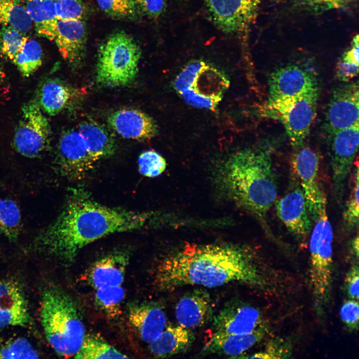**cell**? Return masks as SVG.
Segmentation results:
<instances>
[{"instance_id":"cell-18","label":"cell","mask_w":359,"mask_h":359,"mask_svg":"<svg viewBox=\"0 0 359 359\" xmlns=\"http://www.w3.org/2000/svg\"><path fill=\"white\" fill-rule=\"evenodd\" d=\"M86 27L82 19H56L51 40H54L62 57L72 66L82 61L87 38Z\"/></svg>"},{"instance_id":"cell-2","label":"cell","mask_w":359,"mask_h":359,"mask_svg":"<svg viewBox=\"0 0 359 359\" xmlns=\"http://www.w3.org/2000/svg\"><path fill=\"white\" fill-rule=\"evenodd\" d=\"M259 258L244 246L187 244L158 265L155 283L160 290L185 285L208 288L232 283L260 286L264 281Z\"/></svg>"},{"instance_id":"cell-47","label":"cell","mask_w":359,"mask_h":359,"mask_svg":"<svg viewBox=\"0 0 359 359\" xmlns=\"http://www.w3.org/2000/svg\"><path fill=\"white\" fill-rule=\"evenodd\" d=\"M5 73L0 66V84L3 81L5 78Z\"/></svg>"},{"instance_id":"cell-19","label":"cell","mask_w":359,"mask_h":359,"mask_svg":"<svg viewBox=\"0 0 359 359\" xmlns=\"http://www.w3.org/2000/svg\"><path fill=\"white\" fill-rule=\"evenodd\" d=\"M261 323L259 310L239 302L228 303L214 317L212 332L246 334L258 329Z\"/></svg>"},{"instance_id":"cell-35","label":"cell","mask_w":359,"mask_h":359,"mask_svg":"<svg viewBox=\"0 0 359 359\" xmlns=\"http://www.w3.org/2000/svg\"><path fill=\"white\" fill-rule=\"evenodd\" d=\"M96 291V301L107 314L115 317L119 314L125 297V290L122 285L103 288Z\"/></svg>"},{"instance_id":"cell-26","label":"cell","mask_w":359,"mask_h":359,"mask_svg":"<svg viewBox=\"0 0 359 359\" xmlns=\"http://www.w3.org/2000/svg\"><path fill=\"white\" fill-rule=\"evenodd\" d=\"M195 339L189 329L178 325H167L158 337L149 343V350L156 358L170 357L187 350Z\"/></svg>"},{"instance_id":"cell-24","label":"cell","mask_w":359,"mask_h":359,"mask_svg":"<svg viewBox=\"0 0 359 359\" xmlns=\"http://www.w3.org/2000/svg\"><path fill=\"white\" fill-rule=\"evenodd\" d=\"M128 261V255L122 252L112 253L100 259L89 270V283L95 290L122 285Z\"/></svg>"},{"instance_id":"cell-15","label":"cell","mask_w":359,"mask_h":359,"mask_svg":"<svg viewBox=\"0 0 359 359\" xmlns=\"http://www.w3.org/2000/svg\"><path fill=\"white\" fill-rule=\"evenodd\" d=\"M277 214L298 240L305 241L312 227V217L299 184L290 188L275 204Z\"/></svg>"},{"instance_id":"cell-10","label":"cell","mask_w":359,"mask_h":359,"mask_svg":"<svg viewBox=\"0 0 359 359\" xmlns=\"http://www.w3.org/2000/svg\"><path fill=\"white\" fill-rule=\"evenodd\" d=\"M359 136V124L339 131L331 136L333 193L339 204L342 201L346 182L358 153Z\"/></svg>"},{"instance_id":"cell-1","label":"cell","mask_w":359,"mask_h":359,"mask_svg":"<svg viewBox=\"0 0 359 359\" xmlns=\"http://www.w3.org/2000/svg\"><path fill=\"white\" fill-rule=\"evenodd\" d=\"M153 217L149 212L104 205L84 190L72 189L56 219L34 239V246L70 263L89 244L114 233L148 227Z\"/></svg>"},{"instance_id":"cell-41","label":"cell","mask_w":359,"mask_h":359,"mask_svg":"<svg viewBox=\"0 0 359 359\" xmlns=\"http://www.w3.org/2000/svg\"><path fill=\"white\" fill-rule=\"evenodd\" d=\"M290 355V349L287 343L279 340L269 343L264 351L256 353L249 358L283 359L288 358Z\"/></svg>"},{"instance_id":"cell-45","label":"cell","mask_w":359,"mask_h":359,"mask_svg":"<svg viewBox=\"0 0 359 359\" xmlns=\"http://www.w3.org/2000/svg\"><path fill=\"white\" fill-rule=\"evenodd\" d=\"M336 71V75L339 80L348 82L358 75L359 65L340 60L337 64Z\"/></svg>"},{"instance_id":"cell-40","label":"cell","mask_w":359,"mask_h":359,"mask_svg":"<svg viewBox=\"0 0 359 359\" xmlns=\"http://www.w3.org/2000/svg\"><path fill=\"white\" fill-rule=\"evenodd\" d=\"M359 316L358 300L352 299L343 303L340 310V316L349 328L354 330L358 329Z\"/></svg>"},{"instance_id":"cell-44","label":"cell","mask_w":359,"mask_h":359,"mask_svg":"<svg viewBox=\"0 0 359 359\" xmlns=\"http://www.w3.org/2000/svg\"><path fill=\"white\" fill-rule=\"evenodd\" d=\"M359 267L353 266L347 273L346 278V287L349 297L352 299H359Z\"/></svg>"},{"instance_id":"cell-32","label":"cell","mask_w":359,"mask_h":359,"mask_svg":"<svg viewBox=\"0 0 359 359\" xmlns=\"http://www.w3.org/2000/svg\"><path fill=\"white\" fill-rule=\"evenodd\" d=\"M42 50L39 43L35 40H27L22 49L12 62L24 77L32 75L41 65Z\"/></svg>"},{"instance_id":"cell-14","label":"cell","mask_w":359,"mask_h":359,"mask_svg":"<svg viewBox=\"0 0 359 359\" xmlns=\"http://www.w3.org/2000/svg\"><path fill=\"white\" fill-rule=\"evenodd\" d=\"M359 95L358 82L337 88L327 110L325 125L332 136L341 130L359 124Z\"/></svg>"},{"instance_id":"cell-22","label":"cell","mask_w":359,"mask_h":359,"mask_svg":"<svg viewBox=\"0 0 359 359\" xmlns=\"http://www.w3.org/2000/svg\"><path fill=\"white\" fill-rule=\"evenodd\" d=\"M212 312L210 297L202 289H196L185 294L175 308L179 325L189 330L204 325L210 319Z\"/></svg>"},{"instance_id":"cell-31","label":"cell","mask_w":359,"mask_h":359,"mask_svg":"<svg viewBox=\"0 0 359 359\" xmlns=\"http://www.w3.org/2000/svg\"><path fill=\"white\" fill-rule=\"evenodd\" d=\"M20 230L21 214L17 204L11 199H0V233L15 242Z\"/></svg>"},{"instance_id":"cell-17","label":"cell","mask_w":359,"mask_h":359,"mask_svg":"<svg viewBox=\"0 0 359 359\" xmlns=\"http://www.w3.org/2000/svg\"><path fill=\"white\" fill-rule=\"evenodd\" d=\"M86 91L56 78H49L39 85L36 100L41 109L54 116L73 108L83 99Z\"/></svg>"},{"instance_id":"cell-37","label":"cell","mask_w":359,"mask_h":359,"mask_svg":"<svg viewBox=\"0 0 359 359\" xmlns=\"http://www.w3.org/2000/svg\"><path fill=\"white\" fill-rule=\"evenodd\" d=\"M140 173L145 177L154 178L161 175L165 170L167 163L159 153L153 150L142 153L138 159Z\"/></svg>"},{"instance_id":"cell-38","label":"cell","mask_w":359,"mask_h":359,"mask_svg":"<svg viewBox=\"0 0 359 359\" xmlns=\"http://www.w3.org/2000/svg\"><path fill=\"white\" fill-rule=\"evenodd\" d=\"M100 8L108 15L117 18H131L136 13L133 0H96Z\"/></svg>"},{"instance_id":"cell-34","label":"cell","mask_w":359,"mask_h":359,"mask_svg":"<svg viewBox=\"0 0 359 359\" xmlns=\"http://www.w3.org/2000/svg\"><path fill=\"white\" fill-rule=\"evenodd\" d=\"M27 40L25 34L11 26H2L0 29V52L12 62Z\"/></svg>"},{"instance_id":"cell-13","label":"cell","mask_w":359,"mask_h":359,"mask_svg":"<svg viewBox=\"0 0 359 359\" xmlns=\"http://www.w3.org/2000/svg\"><path fill=\"white\" fill-rule=\"evenodd\" d=\"M56 162L63 176L75 180L84 178L97 162L78 131L72 129L61 135Z\"/></svg>"},{"instance_id":"cell-21","label":"cell","mask_w":359,"mask_h":359,"mask_svg":"<svg viewBox=\"0 0 359 359\" xmlns=\"http://www.w3.org/2000/svg\"><path fill=\"white\" fill-rule=\"evenodd\" d=\"M108 122L118 134L126 139L150 140L158 132L154 120L146 113L137 109L118 110L109 115Z\"/></svg>"},{"instance_id":"cell-11","label":"cell","mask_w":359,"mask_h":359,"mask_svg":"<svg viewBox=\"0 0 359 359\" xmlns=\"http://www.w3.org/2000/svg\"><path fill=\"white\" fill-rule=\"evenodd\" d=\"M210 19L222 32L234 34L255 20L260 0H205Z\"/></svg>"},{"instance_id":"cell-8","label":"cell","mask_w":359,"mask_h":359,"mask_svg":"<svg viewBox=\"0 0 359 359\" xmlns=\"http://www.w3.org/2000/svg\"><path fill=\"white\" fill-rule=\"evenodd\" d=\"M318 94L317 88L291 98L267 101L265 115L282 124L293 148L303 145L309 134L316 116Z\"/></svg>"},{"instance_id":"cell-9","label":"cell","mask_w":359,"mask_h":359,"mask_svg":"<svg viewBox=\"0 0 359 359\" xmlns=\"http://www.w3.org/2000/svg\"><path fill=\"white\" fill-rule=\"evenodd\" d=\"M21 112L22 116L14 135L13 146L21 155L36 158L49 147V123L35 99L24 104Z\"/></svg>"},{"instance_id":"cell-3","label":"cell","mask_w":359,"mask_h":359,"mask_svg":"<svg viewBox=\"0 0 359 359\" xmlns=\"http://www.w3.org/2000/svg\"><path fill=\"white\" fill-rule=\"evenodd\" d=\"M218 176L232 200L264 221L277 197L269 152L247 149L236 153L223 164Z\"/></svg>"},{"instance_id":"cell-29","label":"cell","mask_w":359,"mask_h":359,"mask_svg":"<svg viewBox=\"0 0 359 359\" xmlns=\"http://www.w3.org/2000/svg\"><path fill=\"white\" fill-rule=\"evenodd\" d=\"M32 23L22 0H0V25L11 26L25 34Z\"/></svg>"},{"instance_id":"cell-30","label":"cell","mask_w":359,"mask_h":359,"mask_svg":"<svg viewBox=\"0 0 359 359\" xmlns=\"http://www.w3.org/2000/svg\"><path fill=\"white\" fill-rule=\"evenodd\" d=\"M77 359H125L128 358L100 337L86 335L80 348L74 356Z\"/></svg>"},{"instance_id":"cell-16","label":"cell","mask_w":359,"mask_h":359,"mask_svg":"<svg viewBox=\"0 0 359 359\" xmlns=\"http://www.w3.org/2000/svg\"><path fill=\"white\" fill-rule=\"evenodd\" d=\"M268 101L291 98L318 88L314 74L296 65L278 68L270 75Z\"/></svg>"},{"instance_id":"cell-42","label":"cell","mask_w":359,"mask_h":359,"mask_svg":"<svg viewBox=\"0 0 359 359\" xmlns=\"http://www.w3.org/2000/svg\"><path fill=\"white\" fill-rule=\"evenodd\" d=\"M306 8L314 11H322L344 8L350 0H298Z\"/></svg>"},{"instance_id":"cell-39","label":"cell","mask_w":359,"mask_h":359,"mask_svg":"<svg viewBox=\"0 0 359 359\" xmlns=\"http://www.w3.org/2000/svg\"><path fill=\"white\" fill-rule=\"evenodd\" d=\"M57 19H82L86 7L82 0H54Z\"/></svg>"},{"instance_id":"cell-43","label":"cell","mask_w":359,"mask_h":359,"mask_svg":"<svg viewBox=\"0 0 359 359\" xmlns=\"http://www.w3.org/2000/svg\"><path fill=\"white\" fill-rule=\"evenodd\" d=\"M147 15L157 17L163 12L166 5V0H133Z\"/></svg>"},{"instance_id":"cell-46","label":"cell","mask_w":359,"mask_h":359,"mask_svg":"<svg viewBox=\"0 0 359 359\" xmlns=\"http://www.w3.org/2000/svg\"><path fill=\"white\" fill-rule=\"evenodd\" d=\"M359 35L357 34L353 38L350 47L344 53L340 60L348 63L359 65Z\"/></svg>"},{"instance_id":"cell-36","label":"cell","mask_w":359,"mask_h":359,"mask_svg":"<svg viewBox=\"0 0 359 359\" xmlns=\"http://www.w3.org/2000/svg\"><path fill=\"white\" fill-rule=\"evenodd\" d=\"M354 172L353 181L348 199L343 212L345 226L349 231L358 228L359 213V168Z\"/></svg>"},{"instance_id":"cell-20","label":"cell","mask_w":359,"mask_h":359,"mask_svg":"<svg viewBox=\"0 0 359 359\" xmlns=\"http://www.w3.org/2000/svg\"><path fill=\"white\" fill-rule=\"evenodd\" d=\"M31 317L24 292L16 281L0 280V329L26 327Z\"/></svg>"},{"instance_id":"cell-27","label":"cell","mask_w":359,"mask_h":359,"mask_svg":"<svg viewBox=\"0 0 359 359\" xmlns=\"http://www.w3.org/2000/svg\"><path fill=\"white\" fill-rule=\"evenodd\" d=\"M78 131L97 162L115 153V140L111 132L104 125L94 121H86L79 125Z\"/></svg>"},{"instance_id":"cell-7","label":"cell","mask_w":359,"mask_h":359,"mask_svg":"<svg viewBox=\"0 0 359 359\" xmlns=\"http://www.w3.org/2000/svg\"><path fill=\"white\" fill-rule=\"evenodd\" d=\"M325 201L313 220L315 221L309 243L310 279L315 302L324 305L330 295L333 264V231Z\"/></svg>"},{"instance_id":"cell-25","label":"cell","mask_w":359,"mask_h":359,"mask_svg":"<svg viewBox=\"0 0 359 359\" xmlns=\"http://www.w3.org/2000/svg\"><path fill=\"white\" fill-rule=\"evenodd\" d=\"M259 329L246 334H234L212 332L205 343L203 355L218 354L238 358L262 338Z\"/></svg>"},{"instance_id":"cell-28","label":"cell","mask_w":359,"mask_h":359,"mask_svg":"<svg viewBox=\"0 0 359 359\" xmlns=\"http://www.w3.org/2000/svg\"><path fill=\"white\" fill-rule=\"evenodd\" d=\"M24 5L37 32L51 40L54 23L57 19L54 0H25Z\"/></svg>"},{"instance_id":"cell-5","label":"cell","mask_w":359,"mask_h":359,"mask_svg":"<svg viewBox=\"0 0 359 359\" xmlns=\"http://www.w3.org/2000/svg\"><path fill=\"white\" fill-rule=\"evenodd\" d=\"M141 56L135 40L124 32L114 33L100 46L97 56L96 78L106 86L118 87L135 78Z\"/></svg>"},{"instance_id":"cell-33","label":"cell","mask_w":359,"mask_h":359,"mask_svg":"<svg viewBox=\"0 0 359 359\" xmlns=\"http://www.w3.org/2000/svg\"><path fill=\"white\" fill-rule=\"evenodd\" d=\"M39 354L27 339L19 337L0 341V359H36Z\"/></svg>"},{"instance_id":"cell-4","label":"cell","mask_w":359,"mask_h":359,"mask_svg":"<svg viewBox=\"0 0 359 359\" xmlns=\"http://www.w3.org/2000/svg\"><path fill=\"white\" fill-rule=\"evenodd\" d=\"M40 317L45 337L55 353L65 358L74 357L86 331L71 298L56 287L44 289L41 295Z\"/></svg>"},{"instance_id":"cell-23","label":"cell","mask_w":359,"mask_h":359,"mask_svg":"<svg viewBox=\"0 0 359 359\" xmlns=\"http://www.w3.org/2000/svg\"><path fill=\"white\" fill-rule=\"evenodd\" d=\"M128 319L141 340L148 344L157 339L167 325L165 311L152 302L131 305Z\"/></svg>"},{"instance_id":"cell-12","label":"cell","mask_w":359,"mask_h":359,"mask_svg":"<svg viewBox=\"0 0 359 359\" xmlns=\"http://www.w3.org/2000/svg\"><path fill=\"white\" fill-rule=\"evenodd\" d=\"M291 157V165L304 192L308 208L314 219L322 204L327 201L319 180V159L311 148L304 145L296 148Z\"/></svg>"},{"instance_id":"cell-6","label":"cell","mask_w":359,"mask_h":359,"mask_svg":"<svg viewBox=\"0 0 359 359\" xmlns=\"http://www.w3.org/2000/svg\"><path fill=\"white\" fill-rule=\"evenodd\" d=\"M229 84L222 71L202 60L187 64L174 83L176 91L187 104L209 110L216 107Z\"/></svg>"}]
</instances>
